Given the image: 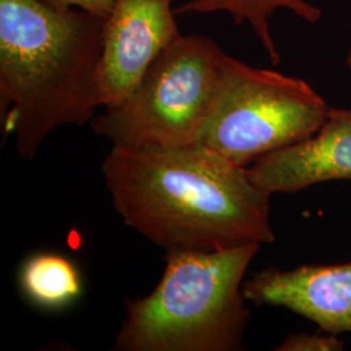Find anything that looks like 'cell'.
I'll list each match as a JSON object with an SVG mask.
<instances>
[{
    "label": "cell",
    "mask_w": 351,
    "mask_h": 351,
    "mask_svg": "<svg viewBox=\"0 0 351 351\" xmlns=\"http://www.w3.org/2000/svg\"><path fill=\"white\" fill-rule=\"evenodd\" d=\"M20 285L26 297L43 308H62L82 291L81 275L68 258L53 252L30 256L21 268Z\"/></svg>",
    "instance_id": "10"
},
{
    "label": "cell",
    "mask_w": 351,
    "mask_h": 351,
    "mask_svg": "<svg viewBox=\"0 0 351 351\" xmlns=\"http://www.w3.org/2000/svg\"><path fill=\"white\" fill-rule=\"evenodd\" d=\"M39 1L53 10L65 11L71 8H78L106 19L110 16L113 5V0H39Z\"/></svg>",
    "instance_id": "12"
},
{
    "label": "cell",
    "mask_w": 351,
    "mask_h": 351,
    "mask_svg": "<svg viewBox=\"0 0 351 351\" xmlns=\"http://www.w3.org/2000/svg\"><path fill=\"white\" fill-rule=\"evenodd\" d=\"M173 0H113L106 20L98 88L101 106L124 101L155 58L181 37Z\"/></svg>",
    "instance_id": "6"
},
{
    "label": "cell",
    "mask_w": 351,
    "mask_h": 351,
    "mask_svg": "<svg viewBox=\"0 0 351 351\" xmlns=\"http://www.w3.org/2000/svg\"><path fill=\"white\" fill-rule=\"evenodd\" d=\"M343 349V342L337 335H290L281 345L278 351H339Z\"/></svg>",
    "instance_id": "11"
},
{
    "label": "cell",
    "mask_w": 351,
    "mask_h": 351,
    "mask_svg": "<svg viewBox=\"0 0 351 351\" xmlns=\"http://www.w3.org/2000/svg\"><path fill=\"white\" fill-rule=\"evenodd\" d=\"M224 53L201 34L177 38L155 58L124 101L94 116L93 130L121 147L198 143Z\"/></svg>",
    "instance_id": "4"
},
{
    "label": "cell",
    "mask_w": 351,
    "mask_h": 351,
    "mask_svg": "<svg viewBox=\"0 0 351 351\" xmlns=\"http://www.w3.org/2000/svg\"><path fill=\"white\" fill-rule=\"evenodd\" d=\"M247 173L271 195L351 180V108L329 107L324 124L315 134L264 155L251 164Z\"/></svg>",
    "instance_id": "8"
},
{
    "label": "cell",
    "mask_w": 351,
    "mask_h": 351,
    "mask_svg": "<svg viewBox=\"0 0 351 351\" xmlns=\"http://www.w3.org/2000/svg\"><path fill=\"white\" fill-rule=\"evenodd\" d=\"M278 8L289 10L307 23L322 19V10L306 0H191L177 12L229 13L236 25L249 23L254 34L262 42L271 62L280 63V52L272 37L271 17Z\"/></svg>",
    "instance_id": "9"
},
{
    "label": "cell",
    "mask_w": 351,
    "mask_h": 351,
    "mask_svg": "<svg viewBox=\"0 0 351 351\" xmlns=\"http://www.w3.org/2000/svg\"><path fill=\"white\" fill-rule=\"evenodd\" d=\"M346 63H348V66L351 69V50L349 52V55H348V59H346Z\"/></svg>",
    "instance_id": "13"
},
{
    "label": "cell",
    "mask_w": 351,
    "mask_h": 351,
    "mask_svg": "<svg viewBox=\"0 0 351 351\" xmlns=\"http://www.w3.org/2000/svg\"><path fill=\"white\" fill-rule=\"evenodd\" d=\"M101 173L126 226L168 252L272 243L271 194L202 143L113 146Z\"/></svg>",
    "instance_id": "1"
},
{
    "label": "cell",
    "mask_w": 351,
    "mask_h": 351,
    "mask_svg": "<svg viewBox=\"0 0 351 351\" xmlns=\"http://www.w3.org/2000/svg\"><path fill=\"white\" fill-rule=\"evenodd\" d=\"M328 111L320 94L301 78L254 68L224 53L198 143L246 167L311 137Z\"/></svg>",
    "instance_id": "5"
},
{
    "label": "cell",
    "mask_w": 351,
    "mask_h": 351,
    "mask_svg": "<svg viewBox=\"0 0 351 351\" xmlns=\"http://www.w3.org/2000/svg\"><path fill=\"white\" fill-rule=\"evenodd\" d=\"M243 295L258 306L289 308L326 333H351V262L263 271L243 282Z\"/></svg>",
    "instance_id": "7"
},
{
    "label": "cell",
    "mask_w": 351,
    "mask_h": 351,
    "mask_svg": "<svg viewBox=\"0 0 351 351\" xmlns=\"http://www.w3.org/2000/svg\"><path fill=\"white\" fill-rule=\"evenodd\" d=\"M106 17L0 0V101L5 133L30 160L51 133L85 125L101 107Z\"/></svg>",
    "instance_id": "2"
},
{
    "label": "cell",
    "mask_w": 351,
    "mask_h": 351,
    "mask_svg": "<svg viewBox=\"0 0 351 351\" xmlns=\"http://www.w3.org/2000/svg\"><path fill=\"white\" fill-rule=\"evenodd\" d=\"M261 245L165 256L155 290L126 304L114 339L119 351H234L242 349L250 311L243 277Z\"/></svg>",
    "instance_id": "3"
}]
</instances>
